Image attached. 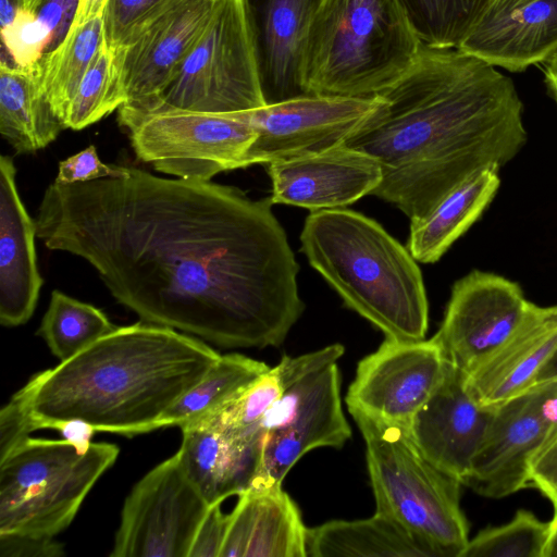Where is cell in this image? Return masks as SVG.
<instances>
[{"instance_id": "1", "label": "cell", "mask_w": 557, "mask_h": 557, "mask_svg": "<svg viewBox=\"0 0 557 557\" xmlns=\"http://www.w3.org/2000/svg\"><path fill=\"white\" fill-rule=\"evenodd\" d=\"M124 168L120 177L50 184L37 237L86 260L141 321L224 348L280 346L305 305L271 198Z\"/></svg>"}, {"instance_id": "2", "label": "cell", "mask_w": 557, "mask_h": 557, "mask_svg": "<svg viewBox=\"0 0 557 557\" xmlns=\"http://www.w3.org/2000/svg\"><path fill=\"white\" fill-rule=\"evenodd\" d=\"M377 96L343 144L379 161L383 176L371 195L410 220L478 172L499 170L527 143L513 82L458 48L422 45L411 69Z\"/></svg>"}, {"instance_id": "3", "label": "cell", "mask_w": 557, "mask_h": 557, "mask_svg": "<svg viewBox=\"0 0 557 557\" xmlns=\"http://www.w3.org/2000/svg\"><path fill=\"white\" fill-rule=\"evenodd\" d=\"M220 356L202 341L140 321L33 375L13 396L33 432L79 420L96 431L133 436L159 429L165 411Z\"/></svg>"}, {"instance_id": "4", "label": "cell", "mask_w": 557, "mask_h": 557, "mask_svg": "<svg viewBox=\"0 0 557 557\" xmlns=\"http://www.w3.org/2000/svg\"><path fill=\"white\" fill-rule=\"evenodd\" d=\"M300 242L310 264L348 308L387 338L424 339L429 306L421 271L377 222L344 208L312 211Z\"/></svg>"}, {"instance_id": "5", "label": "cell", "mask_w": 557, "mask_h": 557, "mask_svg": "<svg viewBox=\"0 0 557 557\" xmlns=\"http://www.w3.org/2000/svg\"><path fill=\"white\" fill-rule=\"evenodd\" d=\"M422 45L399 0H322L304 44V87L375 97L411 69Z\"/></svg>"}, {"instance_id": "6", "label": "cell", "mask_w": 557, "mask_h": 557, "mask_svg": "<svg viewBox=\"0 0 557 557\" xmlns=\"http://www.w3.org/2000/svg\"><path fill=\"white\" fill-rule=\"evenodd\" d=\"M351 416L366 443L376 511L400 522L437 557H460L469 542L462 483L424 457L407 425Z\"/></svg>"}, {"instance_id": "7", "label": "cell", "mask_w": 557, "mask_h": 557, "mask_svg": "<svg viewBox=\"0 0 557 557\" xmlns=\"http://www.w3.org/2000/svg\"><path fill=\"white\" fill-rule=\"evenodd\" d=\"M119 447L28 437L0 459V534L54 537L65 530Z\"/></svg>"}, {"instance_id": "8", "label": "cell", "mask_w": 557, "mask_h": 557, "mask_svg": "<svg viewBox=\"0 0 557 557\" xmlns=\"http://www.w3.org/2000/svg\"><path fill=\"white\" fill-rule=\"evenodd\" d=\"M264 106L243 0H219L202 34L168 86L144 110L117 122L127 128L152 114L175 111L233 114Z\"/></svg>"}, {"instance_id": "9", "label": "cell", "mask_w": 557, "mask_h": 557, "mask_svg": "<svg viewBox=\"0 0 557 557\" xmlns=\"http://www.w3.org/2000/svg\"><path fill=\"white\" fill-rule=\"evenodd\" d=\"M136 157L178 178H211L248 166L257 134L236 114L175 111L147 115L127 128Z\"/></svg>"}, {"instance_id": "10", "label": "cell", "mask_w": 557, "mask_h": 557, "mask_svg": "<svg viewBox=\"0 0 557 557\" xmlns=\"http://www.w3.org/2000/svg\"><path fill=\"white\" fill-rule=\"evenodd\" d=\"M262 449L250 488L282 486L293 466L319 447H342L351 436L341 398L336 362L290 385L257 426Z\"/></svg>"}, {"instance_id": "11", "label": "cell", "mask_w": 557, "mask_h": 557, "mask_svg": "<svg viewBox=\"0 0 557 557\" xmlns=\"http://www.w3.org/2000/svg\"><path fill=\"white\" fill-rule=\"evenodd\" d=\"M209 507L176 453L132 488L110 556L188 557Z\"/></svg>"}, {"instance_id": "12", "label": "cell", "mask_w": 557, "mask_h": 557, "mask_svg": "<svg viewBox=\"0 0 557 557\" xmlns=\"http://www.w3.org/2000/svg\"><path fill=\"white\" fill-rule=\"evenodd\" d=\"M533 305L516 282L473 270L454 284L433 338L448 363L470 374L515 333Z\"/></svg>"}, {"instance_id": "13", "label": "cell", "mask_w": 557, "mask_h": 557, "mask_svg": "<svg viewBox=\"0 0 557 557\" xmlns=\"http://www.w3.org/2000/svg\"><path fill=\"white\" fill-rule=\"evenodd\" d=\"M218 1L171 0L113 50L126 96L117 119L140 112L168 86Z\"/></svg>"}, {"instance_id": "14", "label": "cell", "mask_w": 557, "mask_h": 557, "mask_svg": "<svg viewBox=\"0 0 557 557\" xmlns=\"http://www.w3.org/2000/svg\"><path fill=\"white\" fill-rule=\"evenodd\" d=\"M446 364L433 337H386L359 361L345 398L348 411L408 426L442 383Z\"/></svg>"}, {"instance_id": "15", "label": "cell", "mask_w": 557, "mask_h": 557, "mask_svg": "<svg viewBox=\"0 0 557 557\" xmlns=\"http://www.w3.org/2000/svg\"><path fill=\"white\" fill-rule=\"evenodd\" d=\"M379 103V96L306 95L233 114L248 121L257 134L248 164H267L342 145Z\"/></svg>"}, {"instance_id": "16", "label": "cell", "mask_w": 557, "mask_h": 557, "mask_svg": "<svg viewBox=\"0 0 557 557\" xmlns=\"http://www.w3.org/2000/svg\"><path fill=\"white\" fill-rule=\"evenodd\" d=\"M271 200L312 211L344 208L382 181L379 161L344 144L327 150L267 163Z\"/></svg>"}, {"instance_id": "17", "label": "cell", "mask_w": 557, "mask_h": 557, "mask_svg": "<svg viewBox=\"0 0 557 557\" xmlns=\"http://www.w3.org/2000/svg\"><path fill=\"white\" fill-rule=\"evenodd\" d=\"M466 379L447 362L442 383L407 426L424 457L462 485L496 408L478 404Z\"/></svg>"}, {"instance_id": "18", "label": "cell", "mask_w": 557, "mask_h": 557, "mask_svg": "<svg viewBox=\"0 0 557 557\" xmlns=\"http://www.w3.org/2000/svg\"><path fill=\"white\" fill-rule=\"evenodd\" d=\"M322 0H243L265 104L308 95L305 39Z\"/></svg>"}, {"instance_id": "19", "label": "cell", "mask_w": 557, "mask_h": 557, "mask_svg": "<svg viewBox=\"0 0 557 557\" xmlns=\"http://www.w3.org/2000/svg\"><path fill=\"white\" fill-rule=\"evenodd\" d=\"M548 438L529 392L495 408L463 481L475 493L503 498L531 483V463Z\"/></svg>"}, {"instance_id": "20", "label": "cell", "mask_w": 557, "mask_h": 557, "mask_svg": "<svg viewBox=\"0 0 557 557\" xmlns=\"http://www.w3.org/2000/svg\"><path fill=\"white\" fill-rule=\"evenodd\" d=\"M16 168L0 158V323L18 326L33 315L44 280L35 249L36 222L22 202Z\"/></svg>"}, {"instance_id": "21", "label": "cell", "mask_w": 557, "mask_h": 557, "mask_svg": "<svg viewBox=\"0 0 557 557\" xmlns=\"http://www.w3.org/2000/svg\"><path fill=\"white\" fill-rule=\"evenodd\" d=\"M557 348V305H533L515 333L478 369L466 386L481 406L493 407L530 391Z\"/></svg>"}, {"instance_id": "22", "label": "cell", "mask_w": 557, "mask_h": 557, "mask_svg": "<svg viewBox=\"0 0 557 557\" xmlns=\"http://www.w3.org/2000/svg\"><path fill=\"white\" fill-rule=\"evenodd\" d=\"M308 528L282 486L249 488L228 513L220 557H307Z\"/></svg>"}, {"instance_id": "23", "label": "cell", "mask_w": 557, "mask_h": 557, "mask_svg": "<svg viewBox=\"0 0 557 557\" xmlns=\"http://www.w3.org/2000/svg\"><path fill=\"white\" fill-rule=\"evenodd\" d=\"M458 49L510 72L543 64L557 52V0H534L484 18Z\"/></svg>"}, {"instance_id": "24", "label": "cell", "mask_w": 557, "mask_h": 557, "mask_svg": "<svg viewBox=\"0 0 557 557\" xmlns=\"http://www.w3.org/2000/svg\"><path fill=\"white\" fill-rule=\"evenodd\" d=\"M181 430V462L210 506L250 488L260 463L262 434L230 441L207 424Z\"/></svg>"}, {"instance_id": "25", "label": "cell", "mask_w": 557, "mask_h": 557, "mask_svg": "<svg viewBox=\"0 0 557 557\" xmlns=\"http://www.w3.org/2000/svg\"><path fill=\"white\" fill-rule=\"evenodd\" d=\"M500 180L487 168L450 190L424 218L411 220L407 249L419 262L433 263L483 213L495 197Z\"/></svg>"}, {"instance_id": "26", "label": "cell", "mask_w": 557, "mask_h": 557, "mask_svg": "<svg viewBox=\"0 0 557 557\" xmlns=\"http://www.w3.org/2000/svg\"><path fill=\"white\" fill-rule=\"evenodd\" d=\"M437 557L394 518L375 511L361 520H333L308 529L307 557Z\"/></svg>"}, {"instance_id": "27", "label": "cell", "mask_w": 557, "mask_h": 557, "mask_svg": "<svg viewBox=\"0 0 557 557\" xmlns=\"http://www.w3.org/2000/svg\"><path fill=\"white\" fill-rule=\"evenodd\" d=\"M344 352L343 345L333 344L297 357L284 356L234 403L211 419L196 424L210 425L230 441L253 437L259 434L257 426L267 411L290 385L310 372L336 362Z\"/></svg>"}, {"instance_id": "28", "label": "cell", "mask_w": 557, "mask_h": 557, "mask_svg": "<svg viewBox=\"0 0 557 557\" xmlns=\"http://www.w3.org/2000/svg\"><path fill=\"white\" fill-rule=\"evenodd\" d=\"M63 129L40 88L35 65H0V134L14 151L34 153Z\"/></svg>"}, {"instance_id": "29", "label": "cell", "mask_w": 557, "mask_h": 557, "mask_svg": "<svg viewBox=\"0 0 557 557\" xmlns=\"http://www.w3.org/2000/svg\"><path fill=\"white\" fill-rule=\"evenodd\" d=\"M270 367L240 354L221 355L205 377L159 420L158 426H189L220 413Z\"/></svg>"}, {"instance_id": "30", "label": "cell", "mask_w": 557, "mask_h": 557, "mask_svg": "<svg viewBox=\"0 0 557 557\" xmlns=\"http://www.w3.org/2000/svg\"><path fill=\"white\" fill-rule=\"evenodd\" d=\"M104 42L102 16L71 28L64 40L34 65L40 88L61 120Z\"/></svg>"}, {"instance_id": "31", "label": "cell", "mask_w": 557, "mask_h": 557, "mask_svg": "<svg viewBox=\"0 0 557 557\" xmlns=\"http://www.w3.org/2000/svg\"><path fill=\"white\" fill-rule=\"evenodd\" d=\"M116 327L100 309L55 289L37 334L62 362Z\"/></svg>"}, {"instance_id": "32", "label": "cell", "mask_w": 557, "mask_h": 557, "mask_svg": "<svg viewBox=\"0 0 557 557\" xmlns=\"http://www.w3.org/2000/svg\"><path fill=\"white\" fill-rule=\"evenodd\" d=\"M423 45L459 48L495 0H399Z\"/></svg>"}, {"instance_id": "33", "label": "cell", "mask_w": 557, "mask_h": 557, "mask_svg": "<svg viewBox=\"0 0 557 557\" xmlns=\"http://www.w3.org/2000/svg\"><path fill=\"white\" fill-rule=\"evenodd\" d=\"M125 101L114 52L103 42L70 102L62 123L65 128L83 129L106 117Z\"/></svg>"}, {"instance_id": "34", "label": "cell", "mask_w": 557, "mask_h": 557, "mask_svg": "<svg viewBox=\"0 0 557 557\" xmlns=\"http://www.w3.org/2000/svg\"><path fill=\"white\" fill-rule=\"evenodd\" d=\"M550 521L520 509L507 523L487 528L469 540L460 557H544Z\"/></svg>"}, {"instance_id": "35", "label": "cell", "mask_w": 557, "mask_h": 557, "mask_svg": "<svg viewBox=\"0 0 557 557\" xmlns=\"http://www.w3.org/2000/svg\"><path fill=\"white\" fill-rule=\"evenodd\" d=\"M171 0H109L104 9V42L115 50L137 27Z\"/></svg>"}, {"instance_id": "36", "label": "cell", "mask_w": 557, "mask_h": 557, "mask_svg": "<svg viewBox=\"0 0 557 557\" xmlns=\"http://www.w3.org/2000/svg\"><path fill=\"white\" fill-rule=\"evenodd\" d=\"M124 173L123 165L104 164L96 147L91 145L59 163L54 183L61 185L85 183L104 177H120Z\"/></svg>"}, {"instance_id": "37", "label": "cell", "mask_w": 557, "mask_h": 557, "mask_svg": "<svg viewBox=\"0 0 557 557\" xmlns=\"http://www.w3.org/2000/svg\"><path fill=\"white\" fill-rule=\"evenodd\" d=\"M221 504L209 507L196 533L188 557H220L228 525V515L223 513Z\"/></svg>"}, {"instance_id": "38", "label": "cell", "mask_w": 557, "mask_h": 557, "mask_svg": "<svg viewBox=\"0 0 557 557\" xmlns=\"http://www.w3.org/2000/svg\"><path fill=\"white\" fill-rule=\"evenodd\" d=\"M531 483L557 506V433L549 436L531 463Z\"/></svg>"}, {"instance_id": "39", "label": "cell", "mask_w": 557, "mask_h": 557, "mask_svg": "<svg viewBox=\"0 0 557 557\" xmlns=\"http://www.w3.org/2000/svg\"><path fill=\"white\" fill-rule=\"evenodd\" d=\"M64 555L63 544L54 537L0 534L1 557H59Z\"/></svg>"}, {"instance_id": "40", "label": "cell", "mask_w": 557, "mask_h": 557, "mask_svg": "<svg viewBox=\"0 0 557 557\" xmlns=\"http://www.w3.org/2000/svg\"><path fill=\"white\" fill-rule=\"evenodd\" d=\"M32 429L17 399L12 396L0 411V459L30 437Z\"/></svg>"}, {"instance_id": "41", "label": "cell", "mask_w": 557, "mask_h": 557, "mask_svg": "<svg viewBox=\"0 0 557 557\" xmlns=\"http://www.w3.org/2000/svg\"><path fill=\"white\" fill-rule=\"evenodd\" d=\"M539 418L548 431V437L557 433V380L545 382L528 391Z\"/></svg>"}, {"instance_id": "42", "label": "cell", "mask_w": 557, "mask_h": 557, "mask_svg": "<svg viewBox=\"0 0 557 557\" xmlns=\"http://www.w3.org/2000/svg\"><path fill=\"white\" fill-rule=\"evenodd\" d=\"M40 2L41 0H0L1 29L17 20L32 17Z\"/></svg>"}, {"instance_id": "43", "label": "cell", "mask_w": 557, "mask_h": 557, "mask_svg": "<svg viewBox=\"0 0 557 557\" xmlns=\"http://www.w3.org/2000/svg\"><path fill=\"white\" fill-rule=\"evenodd\" d=\"M53 430L60 432L63 438L73 443L78 449L86 450L96 430L88 423L79 420L61 422Z\"/></svg>"}, {"instance_id": "44", "label": "cell", "mask_w": 557, "mask_h": 557, "mask_svg": "<svg viewBox=\"0 0 557 557\" xmlns=\"http://www.w3.org/2000/svg\"><path fill=\"white\" fill-rule=\"evenodd\" d=\"M109 0H79L75 20L71 28L102 16Z\"/></svg>"}, {"instance_id": "45", "label": "cell", "mask_w": 557, "mask_h": 557, "mask_svg": "<svg viewBox=\"0 0 557 557\" xmlns=\"http://www.w3.org/2000/svg\"><path fill=\"white\" fill-rule=\"evenodd\" d=\"M542 65L546 87L557 103V52Z\"/></svg>"}, {"instance_id": "46", "label": "cell", "mask_w": 557, "mask_h": 557, "mask_svg": "<svg viewBox=\"0 0 557 557\" xmlns=\"http://www.w3.org/2000/svg\"><path fill=\"white\" fill-rule=\"evenodd\" d=\"M531 1L534 0H495L483 20L509 13Z\"/></svg>"}, {"instance_id": "47", "label": "cell", "mask_w": 557, "mask_h": 557, "mask_svg": "<svg viewBox=\"0 0 557 557\" xmlns=\"http://www.w3.org/2000/svg\"><path fill=\"white\" fill-rule=\"evenodd\" d=\"M555 380H557V348L539 372L534 386Z\"/></svg>"}, {"instance_id": "48", "label": "cell", "mask_w": 557, "mask_h": 557, "mask_svg": "<svg viewBox=\"0 0 557 557\" xmlns=\"http://www.w3.org/2000/svg\"><path fill=\"white\" fill-rule=\"evenodd\" d=\"M554 508L555 512L550 520V531L544 557H557V506H554Z\"/></svg>"}]
</instances>
